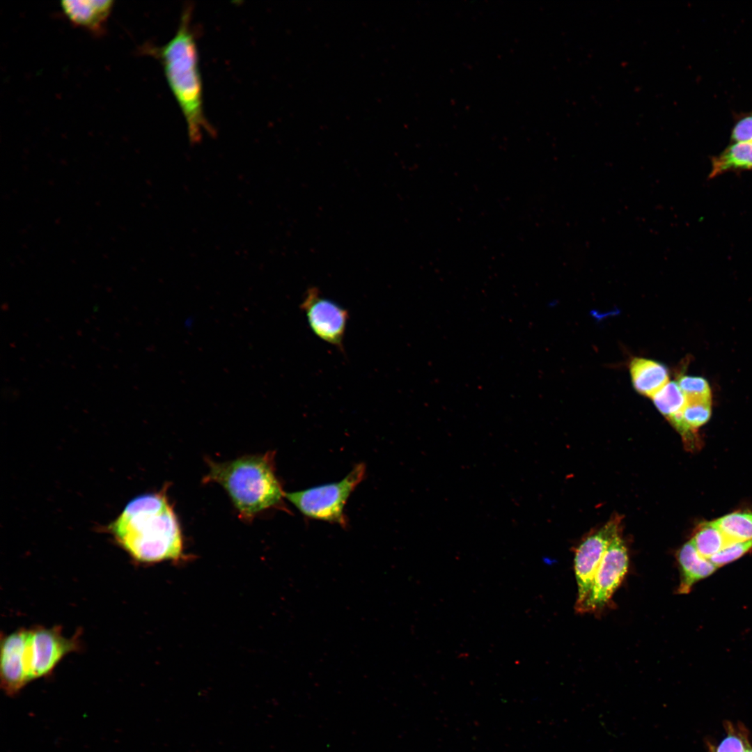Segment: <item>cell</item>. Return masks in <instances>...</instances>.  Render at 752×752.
<instances>
[{
    "instance_id": "6da1fadb",
    "label": "cell",
    "mask_w": 752,
    "mask_h": 752,
    "mask_svg": "<svg viewBox=\"0 0 752 752\" xmlns=\"http://www.w3.org/2000/svg\"><path fill=\"white\" fill-rule=\"evenodd\" d=\"M165 492L132 499L108 526L117 544L139 563L175 561L183 557L181 530Z\"/></svg>"
},
{
    "instance_id": "7a4b0ae2",
    "label": "cell",
    "mask_w": 752,
    "mask_h": 752,
    "mask_svg": "<svg viewBox=\"0 0 752 752\" xmlns=\"http://www.w3.org/2000/svg\"><path fill=\"white\" fill-rule=\"evenodd\" d=\"M192 6L182 12L178 29L164 45H143L141 51L161 63L169 88L180 107L191 144L201 141L204 133L214 134L203 109V88L199 67L196 32L192 23Z\"/></svg>"
},
{
    "instance_id": "3957f363",
    "label": "cell",
    "mask_w": 752,
    "mask_h": 752,
    "mask_svg": "<svg viewBox=\"0 0 752 752\" xmlns=\"http://www.w3.org/2000/svg\"><path fill=\"white\" fill-rule=\"evenodd\" d=\"M205 483H216L228 494L242 518L277 506L285 493L275 475L273 455H251L224 462H207Z\"/></svg>"
},
{
    "instance_id": "277c9868",
    "label": "cell",
    "mask_w": 752,
    "mask_h": 752,
    "mask_svg": "<svg viewBox=\"0 0 752 752\" xmlns=\"http://www.w3.org/2000/svg\"><path fill=\"white\" fill-rule=\"evenodd\" d=\"M365 472V465L361 463L340 481L285 493V497L307 517L345 526L346 502Z\"/></svg>"
},
{
    "instance_id": "5b68a950",
    "label": "cell",
    "mask_w": 752,
    "mask_h": 752,
    "mask_svg": "<svg viewBox=\"0 0 752 752\" xmlns=\"http://www.w3.org/2000/svg\"><path fill=\"white\" fill-rule=\"evenodd\" d=\"M628 567L627 549L618 534L606 551L586 597L575 606L576 611L596 613L605 607L623 581Z\"/></svg>"
},
{
    "instance_id": "8992f818",
    "label": "cell",
    "mask_w": 752,
    "mask_h": 752,
    "mask_svg": "<svg viewBox=\"0 0 752 752\" xmlns=\"http://www.w3.org/2000/svg\"><path fill=\"white\" fill-rule=\"evenodd\" d=\"M312 332L320 340L344 352L343 340L349 320L348 311L311 288L300 305Z\"/></svg>"
},
{
    "instance_id": "52a82bcc",
    "label": "cell",
    "mask_w": 752,
    "mask_h": 752,
    "mask_svg": "<svg viewBox=\"0 0 752 752\" xmlns=\"http://www.w3.org/2000/svg\"><path fill=\"white\" fill-rule=\"evenodd\" d=\"M620 519L609 520L602 528L586 536L579 545L574 554V573L577 583L579 604L586 597L594 575L613 540L619 533Z\"/></svg>"
},
{
    "instance_id": "ba28073f",
    "label": "cell",
    "mask_w": 752,
    "mask_h": 752,
    "mask_svg": "<svg viewBox=\"0 0 752 752\" xmlns=\"http://www.w3.org/2000/svg\"><path fill=\"white\" fill-rule=\"evenodd\" d=\"M79 648L77 636L67 638L60 628L30 629L29 655L31 678L36 680L52 673L67 655Z\"/></svg>"
},
{
    "instance_id": "9c48e42d",
    "label": "cell",
    "mask_w": 752,
    "mask_h": 752,
    "mask_svg": "<svg viewBox=\"0 0 752 752\" xmlns=\"http://www.w3.org/2000/svg\"><path fill=\"white\" fill-rule=\"evenodd\" d=\"M29 634V629L17 630L1 641V684L9 696L15 695L32 680Z\"/></svg>"
},
{
    "instance_id": "30bf717a",
    "label": "cell",
    "mask_w": 752,
    "mask_h": 752,
    "mask_svg": "<svg viewBox=\"0 0 752 752\" xmlns=\"http://www.w3.org/2000/svg\"><path fill=\"white\" fill-rule=\"evenodd\" d=\"M113 6L112 0L61 1V9L70 22L95 35L104 32Z\"/></svg>"
},
{
    "instance_id": "8fae6325",
    "label": "cell",
    "mask_w": 752,
    "mask_h": 752,
    "mask_svg": "<svg viewBox=\"0 0 752 752\" xmlns=\"http://www.w3.org/2000/svg\"><path fill=\"white\" fill-rule=\"evenodd\" d=\"M677 560L680 572L677 590L680 594L688 593L696 582L707 577L717 569L710 559L700 555L691 540L679 549Z\"/></svg>"
},
{
    "instance_id": "7c38bea8",
    "label": "cell",
    "mask_w": 752,
    "mask_h": 752,
    "mask_svg": "<svg viewBox=\"0 0 752 752\" xmlns=\"http://www.w3.org/2000/svg\"><path fill=\"white\" fill-rule=\"evenodd\" d=\"M629 370L634 387L645 396L652 398L668 382L666 367L651 359L634 358L630 362Z\"/></svg>"
},
{
    "instance_id": "4fadbf2b",
    "label": "cell",
    "mask_w": 752,
    "mask_h": 752,
    "mask_svg": "<svg viewBox=\"0 0 752 752\" xmlns=\"http://www.w3.org/2000/svg\"><path fill=\"white\" fill-rule=\"evenodd\" d=\"M752 170V143L732 142L711 160L709 178L728 171Z\"/></svg>"
},
{
    "instance_id": "5bb4252c",
    "label": "cell",
    "mask_w": 752,
    "mask_h": 752,
    "mask_svg": "<svg viewBox=\"0 0 752 752\" xmlns=\"http://www.w3.org/2000/svg\"><path fill=\"white\" fill-rule=\"evenodd\" d=\"M712 400L687 402L683 410L668 421L688 443L694 442L696 430L710 419Z\"/></svg>"
},
{
    "instance_id": "9a60e30c",
    "label": "cell",
    "mask_w": 752,
    "mask_h": 752,
    "mask_svg": "<svg viewBox=\"0 0 752 752\" xmlns=\"http://www.w3.org/2000/svg\"><path fill=\"white\" fill-rule=\"evenodd\" d=\"M691 541L700 555L707 559L730 543L714 521L700 524Z\"/></svg>"
},
{
    "instance_id": "2e32d148",
    "label": "cell",
    "mask_w": 752,
    "mask_h": 752,
    "mask_svg": "<svg viewBox=\"0 0 752 752\" xmlns=\"http://www.w3.org/2000/svg\"><path fill=\"white\" fill-rule=\"evenodd\" d=\"M714 522L730 542L752 540V512H734Z\"/></svg>"
},
{
    "instance_id": "e0dca14e",
    "label": "cell",
    "mask_w": 752,
    "mask_h": 752,
    "mask_svg": "<svg viewBox=\"0 0 752 752\" xmlns=\"http://www.w3.org/2000/svg\"><path fill=\"white\" fill-rule=\"evenodd\" d=\"M652 399L659 412L668 420L681 412L687 404L686 398L675 382H668Z\"/></svg>"
},
{
    "instance_id": "ac0fdd59",
    "label": "cell",
    "mask_w": 752,
    "mask_h": 752,
    "mask_svg": "<svg viewBox=\"0 0 752 752\" xmlns=\"http://www.w3.org/2000/svg\"><path fill=\"white\" fill-rule=\"evenodd\" d=\"M726 736L716 746H710V752H752V744L747 729L740 723L725 724Z\"/></svg>"
},
{
    "instance_id": "d6986e66",
    "label": "cell",
    "mask_w": 752,
    "mask_h": 752,
    "mask_svg": "<svg viewBox=\"0 0 752 752\" xmlns=\"http://www.w3.org/2000/svg\"><path fill=\"white\" fill-rule=\"evenodd\" d=\"M677 383L684 393L687 402L712 400L710 387L704 378L682 375L678 377Z\"/></svg>"
},
{
    "instance_id": "ffe728a7",
    "label": "cell",
    "mask_w": 752,
    "mask_h": 752,
    "mask_svg": "<svg viewBox=\"0 0 752 752\" xmlns=\"http://www.w3.org/2000/svg\"><path fill=\"white\" fill-rule=\"evenodd\" d=\"M752 549V540L730 542L710 558L717 568L731 563Z\"/></svg>"
},
{
    "instance_id": "44dd1931",
    "label": "cell",
    "mask_w": 752,
    "mask_h": 752,
    "mask_svg": "<svg viewBox=\"0 0 752 752\" xmlns=\"http://www.w3.org/2000/svg\"><path fill=\"white\" fill-rule=\"evenodd\" d=\"M732 142L752 143V111L735 119L730 132Z\"/></svg>"
}]
</instances>
